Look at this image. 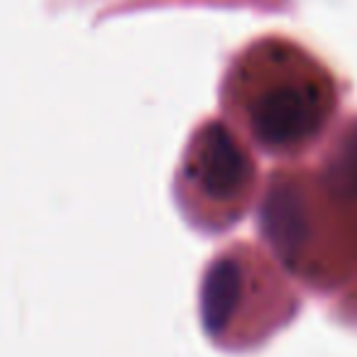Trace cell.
Instances as JSON below:
<instances>
[{
  "label": "cell",
  "instance_id": "2",
  "mask_svg": "<svg viewBox=\"0 0 357 357\" xmlns=\"http://www.w3.org/2000/svg\"><path fill=\"white\" fill-rule=\"evenodd\" d=\"M184 176L204 206L240 211L255 184V164L225 125L211 123L194 137Z\"/></svg>",
  "mask_w": 357,
  "mask_h": 357
},
{
  "label": "cell",
  "instance_id": "1",
  "mask_svg": "<svg viewBox=\"0 0 357 357\" xmlns=\"http://www.w3.org/2000/svg\"><path fill=\"white\" fill-rule=\"evenodd\" d=\"M267 64L245 108L255 137L272 152H291L313 139L333 110V84L318 64L296 54H279Z\"/></svg>",
  "mask_w": 357,
  "mask_h": 357
}]
</instances>
